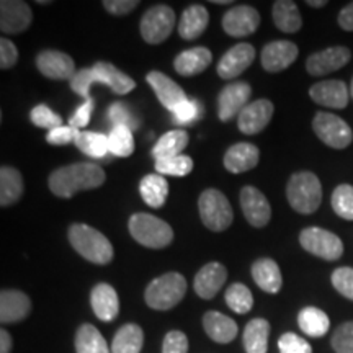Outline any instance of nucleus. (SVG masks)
<instances>
[{
	"instance_id": "obj_1",
	"label": "nucleus",
	"mask_w": 353,
	"mask_h": 353,
	"mask_svg": "<svg viewBox=\"0 0 353 353\" xmlns=\"http://www.w3.org/2000/svg\"><path fill=\"white\" fill-rule=\"evenodd\" d=\"M107 175L99 164L92 162H77L61 167L52 172L48 180L50 190L59 198H72L76 193L83 190L99 188L105 183Z\"/></svg>"
},
{
	"instance_id": "obj_2",
	"label": "nucleus",
	"mask_w": 353,
	"mask_h": 353,
	"mask_svg": "<svg viewBox=\"0 0 353 353\" xmlns=\"http://www.w3.org/2000/svg\"><path fill=\"white\" fill-rule=\"evenodd\" d=\"M95 83H103V85L112 88L117 95L130 94L136 87V82L128 74L121 72L113 64L100 61V63H95L92 68H83L77 70V74L70 81V88L77 95L88 100L90 99V88Z\"/></svg>"
},
{
	"instance_id": "obj_3",
	"label": "nucleus",
	"mask_w": 353,
	"mask_h": 353,
	"mask_svg": "<svg viewBox=\"0 0 353 353\" xmlns=\"http://www.w3.org/2000/svg\"><path fill=\"white\" fill-rule=\"evenodd\" d=\"M68 236L70 245L88 262L107 265L113 260L114 250L112 242L99 229L87 226V224H72L69 228Z\"/></svg>"
},
{
	"instance_id": "obj_4",
	"label": "nucleus",
	"mask_w": 353,
	"mask_h": 353,
	"mask_svg": "<svg viewBox=\"0 0 353 353\" xmlns=\"http://www.w3.org/2000/svg\"><path fill=\"white\" fill-rule=\"evenodd\" d=\"M286 198L290 206L301 214H312L322 203V185L312 172H298L291 175L286 185Z\"/></svg>"
},
{
	"instance_id": "obj_5",
	"label": "nucleus",
	"mask_w": 353,
	"mask_h": 353,
	"mask_svg": "<svg viewBox=\"0 0 353 353\" xmlns=\"http://www.w3.org/2000/svg\"><path fill=\"white\" fill-rule=\"evenodd\" d=\"M187 293V280L176 272L154 278L144 293L145 304L156 311H169L182 301Z\"/></svg>"
},
{
	"instance_id": "obj_6",
	"label": "nucleus",
	"mask_w": 353,
	"mask_h": 353,
	"mask_svg": "<svg viewBox=\"0 0 353 353\" xmlns=\"http://www.w3.org/2000/svg\"><path fill=\"white\" fill-rule=\"evenodd\" d=\"M132 239L149 249H164L174 241V231L164 219L148 213H136L128 221Z\"/></svg>"
},
{
	"instance_id": "obj_7",
	"label": "nucleus",
	"mask_w": 353,
	"mask_h": 353,
	"mask_svg": "<svg viewBox=\"0 0 353 353\" xmlns=\"http://www.w3.org/2000/svg\"><path fill=\"white\" fill-rule=\"evenodd\" d=\"M200 218L210 231L223 232L234 221V211L229 200L223 192L216 188H208L198 198Z\"/></svg>"
},
{
	"instance_id": "obj_8",
	"label": "nucleus",
	"mask_w": 353,
	"mask_h": 353,
	"mask_svg": "<svg viewBox=\"0 0 353 353\" xmlns=\"http://www.w3.org/2000/svg\"><path fill=\"white\" fill-rule=\"evenodd\" d=\"M299 244L306 252L316 255L322 260L334 262L343 254V242L337 234L322 228H306L299 234Z\"/></svg>"
},
{
	"instance_id": "obj_9",
	"label": "nucleus",
	"mask_w": 353,
	"mask_h": 353,
	"mask_svg": "<svg viewBox=\"0 0 353 353\" xmlns=\"http://www.w3.org/2000/svg\"><path fill=\"white\" fill-rule=\"evenodd\" d=\"M312 130L322 143L334 149H345L353 141L352 128L334 113H317L312 120Z\"/></svg>"
},
{
	"instance_id": "obj_10",
	"label": "nucleus",
	"mask_w": 353,
	"mask_h": 353,
	"mask_svg": "<svg viewBox=\"0 0 353 353\" xmlns=\"http://www.w3.org/2000/svg\"><path fill=\"white\" fill-rule=\"evenodd\" d=\"M175 28V12L169 6L149 8L141 19V37L149 44L164 43Z\"/></svg>"
},
{
	"instance_id": "obj_11",
	"label": "nucleus",
	"mask_w": 353,
	"mask_h": 353,
	"mask_svg": "<svg viewBox=\"0 0 353 353\" xmlns=\"http://www.w3.org/2000/svg\"><path fill=\"white\" fill-rule=\"evenodd\" d=\"M252 87L247 82L229 83L218 95V114L221 121H229L239 117L242 110L249 105Z\"/></svg>"
},
{
	"instance_id": "obj_12",
	"label": "nucleus",
	"mask_w": 353,
	"mask_h": 353,
	"mask_svg": "<svg viewBox=\"0 0 353 353\" xmlns=\"http://www.w3.org/2000/svg\"><path fill=\"white\" fill-rule=\"evenodd\" d=\"M352 59V52L345 46H332L327 50L317 51L306 59V70L309 76H327L334 70L342 69Z\"/></svg>"
},
{
	"instance_id": "obj_13",
	"label": "nucleus",
	"mask_w": 353,
	"mask_h": 353,
	"mask_svg": "<svg viewBox=\"0 0 353 353\" xmlns=\"http://www.w3.org/2000/svg\"><path fill=\"white\" fill-rule=\"evenodd\" d=\"M37 68L44 77L52 81H72L77 74L72 57L56 50L39 52L37 56Z\"/></svg>"
},
{
	"instance_id": "obj_14",
	"label": "nucleus",
	"mask_w": 353,
	"mask_h": 353,
	"mask_svg": "<svg viewBox=\"0 0 353 353\" xmlns=\"http://www.w3.org/2000/svg\"><path fill=\"white\" fill-rule=\"evenodd\" d=\"M241 208L247 223L254 228H263L272 219V206L260 190L247 185L241 190Z\"/></svg>"
},
{
	"instance_id": "obj_15",
	"label": "nucleus",
	"mask_w": 353,
	"mask_h": 353,
	"mask_svg": "<svg viewBox=\"0 0 353 353\" xmlns=\"http://www.w3.org/2000/svg\"><path fill=\"white\" fill-rule=\"evenodd\" d=\"M255 59V48L250 43H239L232 46L218 63V76L224 81L239 77L245 69L252 65Z\"/></svg>"
},
{
	"instance_id": "obj_16",
	"label": "nucleus",
	"mask_w": 353,
	"mask_h": 353,
	"mask_svg": "<svg viewBox=\"0 0 353 353\" xmlns=\"http://www.w3.org/2000/svg\"><path fill=\"white\" fill-rule=\"evenodd\" d=\"M33 13L21 0H2L0 3V30L7 34H20L32 25Z\"/></svg>"
},
{
	"instance_id": "obj_17",
	"label": "nucleus",
	"mask_w": 353,
	"mask_h": 353,
	"mask_svg": "<svg viewBox=\"0 0 353 353\" xmlns=\"http://www.w3.org/2000/svg\"><path fill=\"white\" fill-rule=\"evenodd\" d=\"M260 25V13L250 6H236L223 17V28L229 37L244 38L252 34Z\"/></svg>"
},
{
	"instance_id": "obj_18",
	"label": "nucleus",
	"mask_w": 353,
	"mask_h": 353,
	"mask_svg": "<svg viewBox=\"0 0 353 353\" xmlns=\"http://www.w3.org/2000/svg\"><path fill=\"white\" fill-rule=\"evenodd\" d=\"M275 107L270 100L260 99L249 103L237 117V128L244 134H259L270 123Z\"/></svg>"
},
{
	"instance_id": "obj_19",
	"label": "nucleus",
	"mask_w": 353,
	"mask_h": 353,
	"mask_svg": "<svg viewBox=\"0 0 353 353\" xmlns=\"http://www.w3.org/2000/svg\"><path fill=\"white\" fill-rule=\"evenodd\" d=\"M299 50L294 43L291 41H272L265 44L262 50V68L267 72H281L290 68L294 61L298 59Z\"/></svg>"
},
{
	"instance_id": "obj_20",
	"label": "nucleus",
	"mask_w": 353,
	"mask_h": 353,
	"mask_svg": "<svg viewBox=\"0 0 353 353\" xmlns=\"http://www.w3.org/2000/svg\"><path fill=\"white\" fill-rule=\"evenodd\" d=\"M145 81L151 85L154 94H156L159 101L162 103V107H165L169 112H174L180 103H183V101L188 99V97L185 95L183 88L176 82L172 81L169 76H165L164 72L151 70V72L145 76Z\"/></svg>"
},
{
	"instance_id": "obj_21",
	"label": "nucleus",
	"mask_w": 353,
	"mask_h": 353,
	"mask_svg": "<svg viewBox=\"0 0 353 353\" xmlns=\"http://www.w3.org/2000/svg\"><path fill=\"white\" fill-rule=\"evenodd\" d=\"M228 280V270L223 263L211 262L200 268L193 281V290L201 299H213Z\"/></svg>"
},
{
	"instance_id": "obj_22",
	"label": "nucleus",
	"mask_w": 353,
	"mask_h": 353,
	"mask_svg": "<svg viewBox=\"0 0 353 353\" xmlns=\"http://www.w3.org/2000/svg\"><path fill=\"white\" fill-rule=\"evenodd\" d=\"M309 95L321 107L342 110L348 105V87L342 81H322L309 88Z\"/></svg>"
},
{
	"instance_id": "obj_23",
	"label": "nucleus",
	"mask_w": 353,
	"mask_h": 353,
	"mask_svg": "<svg viewBox=\"0 0 353 353\" xmlns=\"http://www.w3.org/2000/svg\"><path fill=\"white\" fill-rule=\"evenodd\" d=\"M32 311V301L20 290H3L0 293V322L15 324L26 319Z\"/></svg>"
},
{
	"instance_id": "obj_24",
	"label": "nucleus",
	"mask_w": 353,
	"mask_h": 353,
	"mask_svg": "<svg viewBox=\"0 0 353 353\" xmlns=\"http://www.w3.org/2000/svg\"><path fill=\"white\" fill-rule=\"evenodd\" d=\"M90 306L100 321H114L120 314V298H118L117 290L108 283L95 285L90 293Z\"/></svg>"
},
{
	"instance_id": "obj_25",
	"label": "nucleus",
	"mask_w": 353,
	"mask_h": 353,
	"mask_svg": "<svg viewBox=\"0 0 353 353\" xmlns=\"http://www.w3.org/2000/svg\"><path fill=\"white\" fill-rule=\"evenodd\" d=\"M260 159V151L257 145L250 143H237L231 145L224 154V167L232 174L252 170L257 167Z\"/></svg>"
},
{
	"instance_id": "obj_26",
	"label": "nucleus",
	"mask_w": 353,
	"mask_h": 353,
	"mask_svg": "<svg viewBox=\"0 0 353 353\" xmlns=\"http://www.w3.org/2000/svg\"><path fill=\"white\" fill-rule=\"evenodd\" d=\"M211 63H213V52L208 48L200 46L180 52L174 59V68L180 76L192 77L208 69Z\"/></svg>"
},
{
	"instance_id": "obj_27",
	"label": "nucleus",
	"mask_w": 353,
	"mask_h": 353,
	"mask_svg": "<svg viewBox=\"0 0 353 353\" xmlns=\"http://www.w3.org/2000/svg\"><path fill=\"white\" fill-rule=\"evenodd\" d=\"M203 329L211 341L218 343L232 342L239 332L236 321L218 311H208L203 316Z\"/></svg>"
},
{
	"instance_id": "obj_28",
	"label": "nucleus",
	"mask_w": 353,
	"mask_h": 353,
	"mask_svg": "<svg viewBox=\"0 0 353 353\" xmlns=\"http://www.w3.org/2000/svg\"><path fill=\"white\" fill-rule=\"evenodd\" d=\"M252 278L265 293L276 294L283 286V276L278 263L272 259H259L252 265Z\"/></svg>"
},
{
	"instance_id": "obj_29",
	"label": "nucleus",
	"mask_w": 353,
	"mask_h": 353,
	"mask_svg": "<svg viewBox=\"0 0 353 353\" xmlns=\"http://www.w3.org/2000/svg\"><path fill=\"white\" fill-rule=\"evenodd\" d=\"M210 23V13L203 6L185 8L179 21V34L187 41L200 38Z\"/></svg>"
},
{
	"instance_id": "obj_30",
	"label": "nucleus",
	"mask_w": 353,
	"mask_h": 353,
	"mask_svg": "<svg viewBox=\"0 0 353 353\" xmlns=\"http://www.w3.org/2000/svg\"><path fill=\"white\" fill-rule=\"evenodd\" d=\"M139 193L145 205L159 210L165 205L167 196H169V183H167L164 175L149 174L141 180Z\"/></svg>"
},
{
	"instance_id": "obj_31",
	"label": "nucleus",
	"mask_w": 353,
	"mask_h": 353,
	"mask_svg": "<svg viewBox=\"0 0 353 353\" xmlns=\"http://www.w3.org/2000/svg\"><path fill=\"white\" fill-rule=\"evenodd\" d=\"M273 21L283 33H296L301 30L303 19L299 8L291 0H276L272 8Z\"/></svg>"
},
{
	"instance_id": "obj_32",
	"label": "nucleus",
	"mask_w": 353,
	"mask_h": 353,
	"mask_svg": "<svg viewBox=\"0 0 353 353\" xmlns=\"http://www.w3.org/2000/svg\"><path fill=\"white\" fill-rule=\"evenodd\" d=\"M268 337H270V324L267 319L257 317L247 322L244 329V348L247 353H267Z\"/></svg>"
},
{
	"instance_id": "obj_33",
	"label": "nucleus",
	"mask_w": 353,
	"mask_h": 353,
	"mask_svg": "<svg viewBox=\"0 0 353 353\" xmlns=\"http://www.w3.org/2000/svg\"><path fill=\"white\" fill-rule=\"evenodd\" d=\"M298 325L309 337H324L330 329V319L319 307L307 306L303 307L298 314Z\"/></svg>"
},
{
	"instance_id": "obj_34",
	"label": "nucleus",
	"mask_w": 353,
	"mask_h": 353,
	"mask_svg": "<svg viewBox=\"0 0 353 353\" xmlns=\"http://www.w3.org/2000/svg\"><path fill=\"white\" fill-rule=\"evenodd\" d=\"M23 195V176L13 167L0 169V205L6 208L17 203Z\"/></svg>"
},
{
	"instance_id": "obj_35",
	"label": "nucleus",
	"mask_w": 353,
	"mask_h": 353,
	"mask_svg": "<svg viewBox=\"0 0 353 353\" xmlns=\"http://www.w3.org/2000/svg\"><path fill=\"white\" fill-rule=\"evenodd\" d=\"M74 345L77 353H112V347L105 341L100 330L92 324H82L77 329Z\"/></svg>"
},
{
	"instance_id": "obj_36",
	"label": "nucleus",
	"mask_w": 353,
	"mask_h": 353,
	"mask_svg": "<svg viewBox=\"0 0 353 353\" xmlns=\"http://www.w3.org/2000/svg\"><path fill=\"white\" fill-rule=\"evenodd\" d=\"M188 132L183 130H174L165 132L152 148V157L156 161L182 156V151L188 145Z\"/></svg>"
},
{
	"instance_id": "obj_37",
	"label": "nucleus",
	"mask_w": 353,
	"mask_h": 353,
	"mask_svg": "<svg viewBox=\"0 0 353 353\" xmlns=\"http://www.w3.org/2000/svg\"><path fill=\"white\" fill-rule=\"evenodd\" d=\"M144 345V332L138 324H125L112 342V353H139Z\"/></svg>"
},
{
	"instance_id": "obj_38",
	"label": "nucleus",
	"mask_w": 353,
	"mask_h": 353,
	"mask_svg": "<svg viewBox=\"0 0 353 353\" xmlns=\"http://www.w3.org/2000/svg\"><path fill=\"white\" fill-rule=\"evenodd\" d=\"M74 144H76L85 156L94 159H101L110 152L108 136L101 134V132L79 131L76 143Z\"/></svg>"
},
{
	"instance_id": "obj_39",
	"label": "nucleus",
	"mask_w": 353,
	"mask_h": 353,
	"mask_svg": "<svg viewBox=\"0 0 353 353\" xmlns=\"http://www.w3.org/2000/svg\"><path fill=\"white\" fill-rule=\"evenodd\" d=\"M110 152L117 157H130L134 152L132 131L126 126H113L108 134Z\"/></svg>"
},
{
	"instance_id": "obj_40",
	"label": "nucleus",
	"mask_w": 353,
	"mask_h": 353,
	"mask_svg": "<svg viewBox=\"0 0 353 353\" xmlns=\"http://www.w3.org/2000/svg\"><path fill=\"white\" fill-rule=\"evenodd\" d=\"M226 304L236 314H247L254 306L252 291L242 283H234L226 290L224 294Z\"/></svg>"
},
{
	"instance_id": "obj_41",
	"label": "nucleus",
	"mask_w": 353,
	"mask_h": 353,
	"mask_svg": "<svg viewBox=\"0 0 353 353\" xmlns=\"http://www.w3.org/2000/svg\"><path fill=\"white\" fill-rule=\"evenodd\" d=\"M332 210L342 219L353 221V187L352 185H339L332 193Z\"/></svg>"
},
{
	"instance_id": "obj_42",
	"label": "nucleus",
	"mask_w": 353,
	"mask_h": 353,
	"mask_svg": "<svg viewBox=\"0 0 353 353\" xmlns=\"http://www.w3.org/2000/svg\"><path fill=\"white\" fill-rule=\"evenodd\" d=\"M156 170L159 175H174L185 176L193 170V161L188 156H176L170 159L156 161Z\"/></svg>"
},
{
	"instance_id": "obj_43",
	"label": "nucleus",
	"mask_w": 353,
	"mask_h": 353,
	"mask_svg": "<svg viewBox=\"0 0 353 353\" xmlns=\"http://www.w3.org/2000/svg\"><path fill=\"white\" fill-rule=\"evenodd\" d=\"M30 120L34 126L43 128V130H56V128L63 126V118L56 112L48 107V105H37L30 113Z\"/></svg>"
},
{
	"instance_id": "obj_44",
	"label": "nucleus",
	"mask_w": 353,
	"mask_h": 353,
	"mask_svg": "<svg viewBox=\"0 0 353 353\" xmlns=\"http://www.w3.org/2000/svg\"><path fill=\"white\" fill-rule=\"evenodd\" d=\"M335 353H353V321L339 325L330 339Z\"/></svg>"
},
{
	"instance_id": "obj_45",
	"label": "nucleus",
	"mask_w": 353,
	"mask_h": 353,
	"mask_svg": "<svg viewBox=\"0 0 353 353\" xmlns=\"http://www.w3.org/2000/svg\"><path fill=\"white\" fill-rule=\"evenodd\" d=\"M201 105L198 100L193 99H187L183 103H180L174 112V120L179 123V125H192L195 123L198 118L201 117Z\"/></svg>"
},
{
	"instance_id": "obj_46",
	"label": "nucleus",
	"mask_w": 353,
	"mask_h": 353,
	"mask_svg": "<svg viewBox=\"0 0 353 353\" xmlns=\"http://www.w3.org/2000/svg\"><path fill=\"white\" fill-rule=\"evenodd\" d=\"M108 117L110 120L113 121L114 126H126L130 128L131 131L138 130L139 128L138 118L131 113V110L128 108L125 103H120V101H117V103H113L112 107H110Z\"/></svg>"
},
{
	"instance_id": "obj_47",
	"label": "nucleus",
	"mask_w": 353,
	"mask_h": 353,
	"mask_svg": "<svg viewBox=\"0 0 353 353\" xmlns=\"http://www.w3.org/2000/svg\"><path fill=\"white\" fill-rule=\"evenodd\" d=\"M332 286L343 298L353 301V268L352 267H341L335 268L332 276Z\"/></svg>"
},
{
	"instance_id": "obj_48",
	"label": "nucleus",
	"mask_w": 353,
	"mask_h": 353,
	"mask_svg": "<svg viewBox=\"0 0 353 353\" xmlns=\"http://www.w3.org/2000/svg\"><path fill=\"white\" fill-rule=\"evenodd\" d=\"M278 350L280 353H312V347L306 339L293 332H286L278 339Z\"/></svg>"
},
{
	"instance_id": "obj_49",
	"label": "nucleus",
	"mask_w": 353,
	"mask_h": 353,
	"mask_svg": "<svg viewBox=\"0 0 353 353\" xmlns=\"http://www.w3.org/2000/svg\"><path fill=\"white\" fill-rule=\"evenodd\" d=\"M162 353H188V339L182 330H170L162 342Z\"/></svg>"
},
{
	"instance_id": "obj_50",
	"label": "nucleus",
	"mask_w": 353,
	"mask_h": 353,
	"mask_svg": "<svg viewBox=\"0 0 353 353\" xmlns=\"http://www.w3.org/2000/svg\"><path fill=\"white\" fill-rule=\"evenodd\" d=\"M94 107H95V101L90 97V99L83 101L81 107L77 108V112L69 118V126L74 128V130H79V131L83 130V128H85L88 123H90Z\"/></svg>"
},
{
	"instance_id": "obj_51",
	"label": "nucleus",
	"mask_w": 353,
	"mask_h": 353,
	"mask_svg": "<svg viewBox=\"0 0 353 353\" xmlns=\"http://www.w3.org/2000/svg\"><path fill=\"white\" fill-rule=\"evenodd\" d=\"M79 130H74L70 126H59L56 130L48 131L46 141L52 145H65L70 143H76Z\"/></svg>"
},
{
	"instance_id": "obj_52",
	"label": "nucleus",
	"mask_w": 353,
	"mask_h": 353,
	"mask_svg": "<svg viewBox=\"0 0 353 353\" xmlns=\"http://www.w3.org/2000/svg\"><path fill=\"white\" fill-rule=\"evenodd\" d=\"M17 61H19V51L15 44L6 37L0 38V68L3 70L10 69L17 64Z\"/></svg>"
},
{
	"instance_id": "obj_53",
	"label": "nucleus",
	"mask_w": 353,
	"mask_h": 353,
	"mask_svg": "<svg viewBox=\"0 0 353 353\" xmlns=\"http://www.w3.org/2000/svg\"><path fill=\"white\" fill-rule=\"evenodd\" d=\"M139 6L138 0H103V7L112 15H128V13L134 10Z\"/></svg>"
},
{
	"instance_id": "obj_54",
	"label": "nucleus",
	"mask_w": 353,
	"mask_h": 353,
	"mask_svg": "<svg viewBox=\"0 0 353 353\" xmlns=\"http://www.w3.org/2000/svg\"><path fill=\"white\" fill-rule=\"evenodd\" d=\"M337 21L342 30H345V32H353V2L342 8L337 17Z\"/></svg>"
},
{
	"instance_id": "obj_55",
	"label": "nucleus",
	"mask_w": 353,
	"mask_h": 353,
	"mask_svg": "<svg viewBox=\"0 0 353 353\" xmlns=\"http://www.w3.org/2000/svg\"><path fill=\"white\" fill-rule=\"evenodd\" d=\"M13 347L12 335L6 329L0 330V353H10Z\"/></svg>"
},
{
	"instance_id": "obj_56",
	"label": "nucleus",
	"mask_w": 353,
	"mask_h": 353,
	"mask_svg": "<svg viewBox=\"0 0 353 353\" xmlns=\"http://www.w3.org/2000/svg\"><path fill=\"white\" fill-rule=\"evenodd\" d=\"M307 6L309 7H314V8H321V7H325L327 6V2H325V0H307Z\"/></svg>"
},
{
	"instance_id": "obj_57",
	"label": "nucleus",
	"mask_w": 353,
	"mask_h": 353,
	"mask_svg": "<svg viewBox=\"0 0 353 353\" xmlns=\"http://www.w3.org/2000/svg\"><path fill=\"white\" fill-rule=\"evenodd\" d=\"M213 3H216V6H229V0H213Z\"/></svg>"
},
{
	"instance_id": "obj_58",
	"label": "nucleus",
	"mask_w": 353,
	"mask_h": 353,
	"mask_svg": "<svg viewBox=\"0 0 353 353\" xmlns=\"http://www.w3.org/2000/svg\"><path fill=\"white\" fill-rule=\"evenodd\" d=\"M350 95H352V99H353V79H352V83H350Z\"/></svg>"
}]
</instances>
